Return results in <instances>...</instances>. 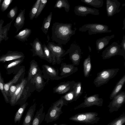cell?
I'll return each instance as SVG.
<instances>
[{"instance_id":"ba28073f","label":"cell","mask_w":125,"mask_h":125,"mask_svg":"<svg viewBox=\"0 0 125 125\" xmlns=\"http://www.w3.org/2000/svg\"><path fill=\"white\" fill-rule=\"evenodd\" d=\"M81 50L78 45L72 43L71 44L69 48L63 54V56L69 53L70 59L74 66L79 65L81 57Z\"/></svg>"},{"instance_id":"5b68a950","label":"cell","mask_w":125,"mask_h":125,"mask_svg":"<svg viewBox=\"0 0 125 125\" xmlns=\"http://www.w3.org/2000/svg\"><path fill=\"white\" fill-rule=\"evenodd\" d=\"M47 46L50 51L52 57L53 64L60 63L62 62L61 58L63 56L65 52L62 45H60L52 42H49Z\"/></svg>"},{"instance_id":"3957f363","label":"cell","mask_w":125,"mask_h":125,"mask_svg":"<svg viewBox=\"0 0 125 125\" xmlns=\"http://www.w3.org/2000/svg\"><path fill=\"white\" fill-rule=\"evenodd\" d=\"M98 116V114L94 112L80 113L72 116L70 119L79 123L94 124L97 123L100 119Z\"/></svg>"},{"instance_id":"7c38bea8","label":"cell","mask_w":125,"mask_h":125,"mask_svg":"<svg viewBox=\"0 0 125 125\" xmlns=\"http://www.w3.org/2000/svg\"><path fill=\"white\" fill-rule=\"evenodd\" d=\"M121 3L117 0H107L106 1V11L108 17L113 16L120 11L119 8Z\"/></svg>"},{"instance_id":"f6af8a7d","label":"cell","mask_w":125,"mask_h":125,"mask_svg":"<svg viewBox=\"0 0 125 125\" xmlns=\"http://www.w3.org/2000/svg\"><path fill=\"white\" fill-rule=\"evenodd\" d=\"M40 115L38 114L34 119L32 123V125H39L40 123Z\"/></svg>"},{"instance_id":"f35d334b","label":"cell","mask_w":125,"mask_h":125,"mask_svg":"<svg viewBox=\"0 0 125 125\" xmlns=\"http://www.w3.org/2000/svg\"><path fill=\"white\" fill-rule=\"evenodd\" d=\"M23 59H18L15 60L6 66V68L7 69H11L12 68L16 67L19 65L23 61Z\"/></svg>"},{"instance_id":"d4e9b609","label":"cell","mask_w":125,"mask_h":125,"mask_svg":"<svg viewBox=\"0 0 125 125\" xmlns=\"http://www.w3.org/2000/svg\"><path fill=\"white\" fill-rule=\"evenodd\" d=\"M38 66L37 62L34 60L31 63L30 68L28 73L27 80L28 81L33 78L38 72Z\"/></svg>"},{"instance_id":"277c9868","label":"cell","mask_w":125,"mask_h":125,"mask_svg":"<svg viewBox=\"0 0 125 125\" xmlns=\"http://www.w3.org/2000/svg\"><path fill=\"white\" fill-rule=\"evenodd\" d=\"M108 26L99 23H88L82 26L79 29V31L86 32L88 31V34L91 35L97 33H110L112 30H109Z\"/></svg>"},{"instance_id":"ffe728a7","label":"cell","mask_w":125,"mask_h":125,"mask_svg":"<svg viewBox=\"0 0 125 125\" xmlns=\"http://www.w3.org/2000/svg\"><path fill=\"white\" fill-rule=\"evenodd\" d=\"M24 70L22 68L13 77V78L9 82L4 83V89L5 94L8 96V91L10 86L13 84L16 83L21 76L24 72Z\"/></svg>"},{"instance_id":"bcb514c9","label":"cell","mask_w":125,"mask_h":125,"mask_svg":"<svg viewBox=\"0 0 125 125\" xmlns=\"http://www.w3.org/2000/svg\"><path fill=\"white\" fill-rule=\"evenodd\" d=\"M120 45L122 51L125 54V35H124L123 36V39Z\"/></svg>"},{"instance_id":"e575fe53","label":"cell","mask_w":125,"mask_h":125,"mask_svg":"<svg viewBox=\"0 0 125 125\" xmlns=\"http://www.w3.org/2000/svg\"><path fill=\"white\" fill-rule=\"evenodd\" d=\"M42 47L46 60L50 63H52V58L51 52L45 44L42 45Z\"/></svg>"},{"instance_id":"74e56055","label":"cell","mask_w":125,"mask_h":125,"mask_svg":"<svg viewBox=\"0 0 125 125\" xmlns=\"http://www.w3.org/2000/svg\"><path fill=\"white\" fill-rule=\"evenodd\" d=\"M18 8L17 6L12 8L8 13L7 16L13 21L14 20L18 12Z\"/></svg>"},{"instance_id":"ab89813d","label":"cell","mask_w":125,"mask_h":125,"mask_svg":"<svg viewBox=\"0 0 125 125\" xmlns=\"http://www.w3.org/2000/svg\"><path fill=\"white\" fill-rule=\"evenodd\" d=\"M48 0H41L38 11L34 18H37L39 15L42 11L46 5Z\"/></svg>"},{"instance_id":"83f0119b","label":"cell","mask_w":125,"mask_h":125,"mask_svg":"<svg viewBox=\"0 0 125 125\" xmlns=\"http://www.w3.org/2000/svg\"><path fill=\"white\" fill-rule=\"evenodd\" d=\"M70 6L67 0H58L56 3L54 8L61 9L64 8L65 11L68 12L70 9Z\"/></svg>"},{"instance_id":"d590c367","label":"cell","mask_w":125,"mask_h":125,"mask_svg":"<svg viewBox=\"0 0 125 125\" xmlns=\"http://www.w3.org/2000/svg\"><path fill=\"white\" fill-rule=\"evenodd\" d=\"M4 83L3 79L2 77L0 72V90L1 91L5 100L7 103L9 102L8 97L5 94L4 89Z\"/></svg>"},{"instance_id":"6da1fadb","label":"cell","mask_w":125,"mask_h":125,"mask_svg":"<svg viewBox=\"0 0 125 125\" xmlns=\"http://www.w3.org/2000/svg\"><path fill=\"white\" fill-rule=\"evenodd\" d=\"M72 26L70 23H53L52 28V41L56 42L58 45H65L77 30L76 27L72 29Z\"/></svg>"},{"instance_id":"d6a6232c","label":"cell","mask_w":125,"mask_h":125,"mask_svg":"<svg viewBox=\"0 0 125 125\" xmlns=\"http://www.w3.org/2000/svg\"><path fill=\"white\" fill-rule=\"evenodd\" d=\"M33 109L30 108L24 118L22 125H30L33 114Z\"/></svg>"},{"instance_id":"8fae6325","label":"cell","mask_w":125,"mask_h":125,"mask_svg":"<svg viewBox=\"0 0 125 125\" xmlns=\"http://www.w3.org/2000/svg\"><path fill=\"white\" fill-rule=\"evenodd\" d=\"M27 80L22 79L14 94L10 97V103L11 106L14 105L20 99L27 83Z\"/></svg>"},{"instance_id":"c3c4849f","label":"cell","mask_w":125,"mask_h":125,"mask_svg":"<svg viewBox=\"0 0 125 125\" xmlns=\"http://www.w3.org/2000/svg\"><path fill=\"white\" fill-rule=\"evenodd\" d=\"M88 48H89V50L90 52H91V48L89 46L88 47Z\"/></svg>"},{"instance_id":"f546056e","label":"cell","mask_w":125,"mask_h":125,"mask_svg":"<svg viewBox=\"0 0 125 125\" xmlns=\"http://www.w3.org/2000/svg\"><path fill=\"white\" fill-rule=\"evenodd\" d=\"M33 77L34 79L33 82L37 89H41L43 87L44 85L43 81L42 76L39 72H38Z\"/></svg>"},{"instance_id":"4fadbf2b","label":"cell","mask_w":125,"mask_h":125,"mask_svg":"<svg viewBox=\"0 0 125 125\" xmlns=\"http://www.w3.org/2000/svg\"><path fill=\"white\" fill-rule=\"evenodd\" d=\"M24 57V54L21 52L9 51L6 54L0 57V62H4L18 59H23Z\"/></svg>"},{"instance_id":"7a4b0ae2","label":"cell","mask_w":125,"mask_h":125,"mask_svg":"<svg viewBox=\"0 0 125 125\" xmlns=\"http://www.w3.org/2000/svg\"><path fill=\"white\" fill-rule=\"evenodd\" d=\"M119 68L104 69L97 73V76L94 81L93 83L96 87H99L107 83L111 79L117 74Z\"/></svg>"},{"instance_id":"8d00e7d4","label":"cell","mask_w":125,"mask_h":125,"mask_svg":"<svg viewBox=\"0 0 125 125\" xmlns=\"http://www.w3.org/2000/svg\"><path fill=\"white\" fill-rule=\"evenodd\" d=\"M13 21L12 20L9 23H7L6 25L4 27H2V34L4 39L5 41L8 39V32L10 30V28L11 24V23Z\"/></svg>"},{"instance_id":"30bf717a","label":"cell","mask_w":125,"mask_h":125,"mask_svg":"<svg viewBox=\"0 0 125 125\" xmlns=\"http://www.w3.org/2000/svg\"><path fill=\"white\" fill-rule=\"evenodd\" d=\"M74 11L76 15L82 16L86 17L89 14L95 15L100 14L99 10L97 9L81 5L76 6L74 8Z\"/></svg>"},{"instance_id":"f1b7e54d","label":"cell","mask_w":125,"mask_h":125,"mask_svg":"<svg viewBox=\"0 0 125 125\" xmlns=\"http://www.w3.org/2000/svg\"><path fill=\"white\" fill-rule=\"evenodd\" d=\"M85 3L89 5L96 8H100L103 5V0H81Z\"/></svg>"},{"instance_id":"7402d4cb","label":"cell","mask_w":125,"mask_h":125,"mask_svg":"<svg viewBox=\"0 0 125 125\" xmlns=\"http://www.w3.org/2000/svg\"><path fill=\"white\" fill-rule=\"evenodd\" d=\"M31 32V29L25 28L20 31L14 36V38L22 42L28 41V38Z\"/></svg>"},{"instance_id":"7bdbcfd3","label":"cell","mask_w":125,"mask_h":125,"mask_svg":"<svg viewBox=\"0 0 125 125\" xmlns=\"http://www.w3.org/2000/svg\"><path fill=\"white\" fill-rule=\"evenodd\" d=\"M19 85V84L16 85L13 84L10 86L8 91V96L11 97L14 94Z\"/></svg>"},{"instance_id":"ee69618b","label":"cell","mask_w":125,"mask_h":125,"mask_svg":"<svg viewBox=\"0 0 125 125\" xmlns=\"http://www.w3.org/2000/svg\"><path fill=\"white\" fill-rule=\"evenodd\" d=\"M4 22V21L2 19H1L0 20V44L2 40H4L2 34V28Z\"/></svg>"},{"instance_id":"681fc988","label":"cell","mask_w":125,"mask_h":125,"mask_svg":"<svg viewBox=\"0 0 125 125\" xmlns=\"http://www.w3.org/2000/svg\"><path fill=\"white\" fill-rule=\"evenodd\" d=\"M2 1V0H0V6L1 5V2Z\"/></svg>"},{"instance_id":"1f68e13d","label":"cell","mask_w":125,"mask_h":125,"mask_svg":"<svg viewBox=\"0 0 125 125\" xmlns=\"http://www.w3.org/2000/svg\"><path fill=\"white\" fill-rule=\"evenodd\" d=\"M27 103H25L22 105L18 109L16 112L14 118L15 123L17 122H20L22 114L27 106Z\"/></svg>"},{"instance_id":"2e32d148","label":"cell","mask_w":125,"mask_h":125,"mask_svg":"<svg viewBox=\"0 0 125 125\" xmlns=\"http://www.w3.org/2000/svg\"><path fill=\"white\" fill-rule=\"evenodd\" d=\"M60 70V75L63 77H66L76 72L78 70V69L72 64H67L65 63H62Z\"/></svg>"},{"instance_id":"4316f807","label":"cell","mask_w":125,"mask_h":125,"mask_svg":"<svg viewBox=\"0 0 125 125\" xmlns=\"http://www.w3.org/2000/svg\"><path fill=\"white\" fill-rule=\"evenodd\" d=\"M52 13L51 12L44 19L42 26L41 28L42 31L46 34L48 32L52 19Z\"/></svg>"},{"instance_id":"44dd1931","label":"cell","mask_w":125,"mask_h":125,"mask_svg":"<svg viewBox=\"0 0 125 125\" xmlns=\"http://www.w3.org/2000/svg\"><path fill=\"white\" fill-rule=\"evenodd\" d=\"M125 82V74H124L117 83L111 92L110 96V100L112 99L115 96L121 91Z\"/></svg>"},{"instance_id":"60d3db41","label":"cell","mask_w":125,"mask_h":125,"mask_svg":"<svg viewBox=\"0 0 125 125\" xmlns=\"http://www.w3.org/2000/svg\"><path fill=\"white\" fill-rule=\"evenodd\" d=\"M13 1V0H3L0 5V9L1 11L4 12L6 10Z\"/></svg>"},{"instance_id":"e0dca14e","label":"cell","mask_w":125,"mask_h":125,"mask_svg":"<svg viewBox=\"0 0 125 125\" xmlns=\"http://www.w3.org/2000/svg\"><path fill=\"white\" fill-rule=\"evenodd\" d=\"M63 104V100L60 99L54 104L50 113V116L51 119H55L58 117Z\"/></svg>"},{"instance_id":"5bb4252c","label":"cell","mask_w":125,"mask_h":125,"mask_svg":"<svg viewBox=\"0 0 125 125\" xmlns=\"http://www.w3.org/2000/svg\"><path fill=\"white\" fill-rule=\"evenodd\" d=\"M32 49L31 50L33 52V56H37L41 58L46 60L42 47V45L39 39L36 38L32 43H30Z\"/></svg>"},{"instance_id":"cb8c5ba5","label":"cell","mask_w":125,"mask_h":125,"mask_svg":"<svg viewBox=\"0 0 125 125\" xmlns=\"http://www.w3.org/2000/svg\"><path fill=\"white\" fill-rule=\"evenodd\" d=\"M83 72L84 76L88 77L92 68L90 56L89 55L85 59L83 64Z\"/></svg>"},{"instance_id":"9c48e42d","label":"cell","mask_w":125,"mask_h":125,"mask_svg":"<svg viewBox=\"0 0 125 125\" xmlns=\"http://www.w3.org/2000/svg\"><path fill=\"white\" fill-rule=\"evenodd\" d=\"M108 105L110 113L117 111L125 102V92L121 91L112 99Z\"/></svg>"},{"instance_id":"836d02e7","label":"cell","mask_w":125,"mask_h":125,"mask_svg":"<svg viewBox=\"0 0 125 125\" xmlns=\"http://www.w3.org/2000/svg\"><path fill=\"white\" fill-rule=\"evenodd\" d=\"M125 122V115L123 114L107 125H123Z\"/></svg>"},{"instance_id":"4dcf8cb0","label":"cell","mask_w":125,"mask_h":125,"mask_svg":"<svg viewBox=\"0 0 125 125\" xmlns=\"http://www.w3.org/2000/svg\"><path fill=\"white\" fill-rule=\"evenodd\" d=\"M41 0H37L32 7L29 13L30 19L32 20L34 18L37 12Z\"/></svg>"},{"instance_id":"52a82bcc","label":"cell","mask_w":125,"mask_h":125,"mask_svg":"<svg viewBox=\"0 0 125 125\" xmlns=\"http://www.w3.org/2000/svg\"><path fill=\"white\" fill-rule=\"evenodd\" d=\"M83 98H84V102L76 107L74 109L89 107L94 105L101 106L103 105V100L102 98H99L98 94H95L87 97L86 94Z\"/></svg>"},{"instance_id":"603a6c76","label":"cell","mask_w":125,"mask_h":125,"mask_svg":"<svg viewBox=\"0 0 125 125\" xmlns=\"http://www.w3.org/2000/svg\"><path fill=\"white\" fill-rule=\"evenodd\" d=\"M43 69L50 77L52 78L53 79H56L58 78L59 79L62 78V77L58 76V73L56 69L52 67L47 65H43Z\"/></svg>"},{"instance_id":"9a60e30c","label":"cell","mask_w":125,"mask_h":125,"mask_svg":"<svg viewBox=\"0 0 125 125\" xmlns=\"http://www.w3.org/2000/svg\"><path fill=\"white\" fill-rule=\"evenodd\" d=\"M75 82L74 81H68L62 83L54 89V92L59 94H63L73 91V86Z\"/></svg>"},{"instance_id":"8992f818","label":"cell","mask_w":125,"mask_h":125,"mask_svg":"<svg viewBox=\"0 0 125 125\" xmlns=\"http://www.w3.org/2000/svg\"><path fill=\"white\" fill-rule=\"evenodd\" d=\"M117 55L123 56L125 60V54L122 51L121 45L114 42L103 51L101 56L103 59L105 60Z\"/></svg>"},{"instance_id":"484cf974","label":"cell","mask_w":125,"mask_h":125,"mask_svg":"<svg viewBox=\"0 0 125 125\" xmlns=\"http://www.w3.org/2000/svg\"><path fill=\"white\" fill-rule=\"evenodd\" d=\"M73 87L74 94V101H76L82 95L83 92L82 83L80 82H75Z\"/></svg>"},{"instance_id":"d6986e66","label":"cell","mask_w":125,"mask_h":125,"mask_svg":"<svg viewBox=\"0 0 125 125\" xmlns=\"http://www.w3.org/2000/svg\"><path fill=\"white\" fill-rule=\"evenodd\" d=\"M25 9L21 10L20 12L16 18L14 26L16 29V32H17L23 27L24 24L25 18L24 14Z\"/></svg>"},{"instance_id":"7dc6e473","label":"cell","mask_w":125,"mask_h":125,"mask_svg":"<svg viewBox=\"0 0 125 125\" xmlns=\"http://www.w3.org/2000/svg\"><path fill=\"white\" fill-rule=\"evenodd\" d=\"M123 26L122 28V29L124 30L125 29V18H124L123 21Z\"/></svg>"},{"instance_id":"ac0fdd59","label":"cell","mask_w":125,"mask_h":125,"mask_svg":"<svg viewBox=\"0 0 125 125\" xmlns=\"http://www.w3.org/2000/svg\"><path fill=\"white\" fill-rule=\"evenodd\" d=\"M115 35L106 36L97 39L96 42V46L97 50L100 51L107 46L109 43L111 39L114 38Z\"/></svg>"},{"instance_id":"b9f144b4","label":"cell","mask_w":125,"mask_h":125,"mask_svg":"<svg viewBox=\"0 0 125 125\" xmlns=\"http://www.w3.org/2000/svg\"><path fill=\"white\" fill-rule=\"evenodd\" d=\"M74 94L73 90L68 92L63 97L64 99L67 101H74Z\"/></svg>"}]
</instances>
